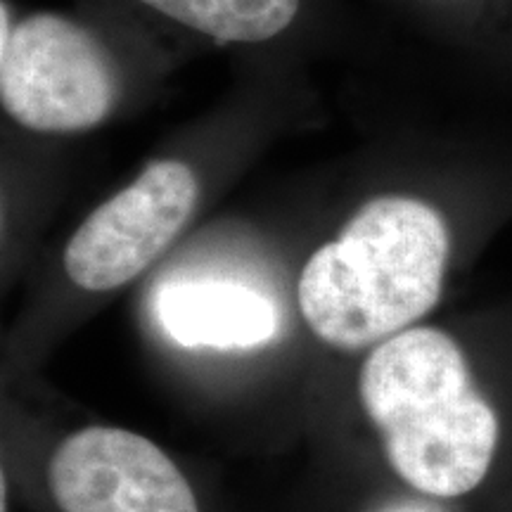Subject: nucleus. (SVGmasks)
Returning a JSON list of instances; mask_svg holds the SVG:
<instances>
[{
  "label": "nucleus",
  "instance_id": "1",
  "mask_svg": "<svg viewBox=\"0 0 512 512\" xmlns=\"http://www.w3.org/2000/svg\"><path fill=\"white\" fill-rule=\"evenodd\" d=\"M448 223L430 202L380 195L363 204L299 275V311L332 349L358 351L413 328L441 297Z\"/></svg>",
  "mask_w": 512,
  "mask_h": 512
},
{
  "label": "nucleus",
  "instance_id": "2",
  "mask_svg": "<svg viewBox=\"0 0 512 512\" xmlns=\"http://www.w3.org/2000/svg\"><path fill=\"white\" fill-rule=\"evenodd\" d=\"M358 396L384 458L415 491L456 498L484 482L501 427L451 335L408 328L375 344Z\"/></svg>",
  "mask_w": 512,
  "mask_h": 512
},
{
  "label": "nucleus",
  "instance_id": "3",
  "mask_svg": "<svg viewBox=\"0 0 512 512\" xmlns=\"http://www.w3.org/2000/svg\"><path fill=\"white\" fill-rule=\"evenodd\" d=\"M0 22V102L12 121L36 133H81L110 117L119 69L91 29L55 12L15 22L5 0Z\"/></svg>",
  "mask_w": 512,
  "mask_h": 512
},
{
  "label": "nucleus",
  "instance_id": "4",
  "mask_svg": "<svg viewBox=\"0 0 512 512\" xmlns=\"http://www.w3.org/2000/svg\"><path fill=\"white\" fill-rule=\"evenodd\" d=\"M200 200L195 171L178 159L147 164L133 183L102 202L64 247L76 287L110 292L138 278L164 252Z\"/></svg>",
  "mask_w": 512,
  "mask_h": 512
},
{
  "label": "nucleus",
  "instance_id": "5",
  "mask_svg": "<svg viewBox=\"0 0 512 512\" xmlns=\"http://www.w3.org/2000/svg\"><path fill=\"white\" fill-rule=\"evenodd\" d=\"M48 486L62 512H200L174 460L121 427L64 437L50 456Z\"/></svg>",
  "mask_w": 512,
  "mask_h": 512
},
{
  "label": "nucleus",
  "instance_id": "6",
  "mask_svg": "<svg viewBox=\"0 0 512 512\" xmlns=\"http://www.w3.org/2000/svg\"><path fill=\"white\" fill-rule=\"evenodd\" d=\"M155 313L178 347L221 351L273 342L280 311L271 297L233 280H176L157 292Z\"/></svg>",
  "mask_w": 512,
  "mask_h": 512
},
{
  "label": "nucleus",
  "instance_id": "7",
  "mask_svg": "<svg viewBox=\"0 0 512 512\" xmlns=\"http://www.w3.org/2000/svg\"><path fill=\"white\" fill-rule=\"evenodd\" d=\"M216 43L271 41L290 27L299 0H138Z\"/></svg>",
  "mask_w": 512,
  "mask_h": 512
},
{
  "label": "nucleus",
  "instance_id": "8",
  "mask_svg": "<svg viewBox=\"0 0 512 512\" xmlns=\"http://www.w3.org/2000/svg\"><path fill=\"white\" fill-rule=\"evenodd\" d=\"M382 512H444L437 505H430V503H420V501H408V503H399V505H392V508L382 510Z\"/></svg>",
  "mask_w": 512,
  "mask_h": 512
},
{
  "label": "nucleus",
  "instance_id": "9",
  "mask_svg": "<svg viewBox=\"0 0 512 512\" xmlns=\"http://www.w3.org/2000/svg\"><path fill=\"white\" fill-rule=\"evenodd\" d=\"M5 501H8V484H5V477H3V496H0V512H8V505H5Z\"/></svg>",
  "mask_w": 512,
  "mask_h": 512
}]
</instances>
